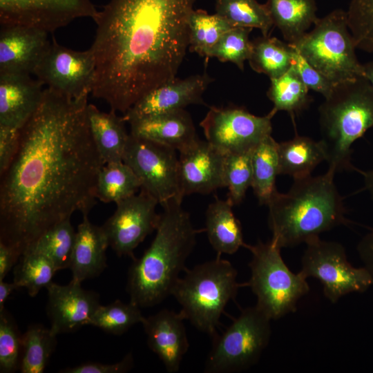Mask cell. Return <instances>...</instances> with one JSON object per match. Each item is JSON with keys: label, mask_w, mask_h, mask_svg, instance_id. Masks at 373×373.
I'll list each match as a JSON object with an SVG mask.
<instances>
[{"label": "cell", "mask_w": 373, "mask_h": 373, "mask_svg": "<svg viewBox=\"0 0 373 373\" xmlns=\"http://www.w3.org/2000/svg\"><path fill=\"white\" fill-rule=\"evenodd\" d=\"M87 99L45 88L0 174V242L20 256L49 228L75 211L88 216L96 202L105 163L90 131Z\"/></svg>", "instance_id": "obj_1"}, {"label": "cell", "mask_w": 373, "mask_h": 373, "mask_svg": "<svg viewBox=\"0 0 373 373\" xmlns=\"http://www.w3.org/2000/svg\"><path fill=\"white\" fill-rule=\"evenodd\" d=\"M197 0H110L94 19L92 94L124 114L176 77L189 45Z\"/></svg>", "instance_id": "obj_2"}, {"label": "cell", "mask_w": 373, "mask_h": 373, "mask_svg": "<svg viewBox=\"0 0 373 373\" xmlns=\"http://www.w3.org/2000/svg\"><path fill=\"white\" fill-rule=\"evenodd\" d=\"M161 206L163 211L153 240L128 270L130 301L140 307L154 306L171 295L180 274L186 269V261L200 231L194 228L181 200H172Z\"/></svg>", "instance_id": "obj_3"}, {"label": "cell", "mask_w": 373, "mask_h": 373, "mask_svg": "<svg viewBox=\"0 0 373 373\" xmlns=\"http://www.w3.org/2000/svg\"><path fill=\"white\" fill-rule=\"evenodd\" d=\"M335 173L328 168L323 175L294 180L288 192L274 195L267 204L274 244L281 249L306 244L323 232L350 222L334 182Z\"/></svg>", "instance_id": "obj_4"}, {"label": "cell", "mask_w": 373, "mask_h": 373, "mask_svg": "<svg viewBox=\"0 0 373 373\" xmlns=\"http://www.w3.org/2000/svg\"><path fill=\"white\" fill-rule=\"evenodd\" d=\"M318 111L329 169L361 173L351 162L352 146L373 127L372 86L363 77L337 84Z\"/></svg>", "instance_id": "obj_5"}, {"label": "cell", "mask_w": 373, "mask_h": 373, "mask_svg": "<svg viewBox=\"0 0 373 373\" xmlns=\"http://www.w3.org/2000/svg\"><path fill=\"white\" fill-rule=\"evenodd\" d=\"M233 265L218 255L216 258L186 269L171 295L181 306L180 312L199 331L214 337L220 318L228 303L242 286Z\"/></svg>", "instance_id": "obj_6"}, {"label": "cell", "mask_w": 373, "mask_h": 373, "mask_svg": "<svg viewBox=\"0 0 373 373\" xmlns=\"http://www.w3.org/2000/svg\"><path fill=\"white\" fill-rule=\"evenodd\" d=\"M314 28L290 44L333 86L363 77L346 12L335 9L318 18Z\"/></svg>", "instance_id": "obj_7"}, {"label": "cell", "mask_w": 373, "mask_h": 373, "mask_svg": "<svg viewBox=\"0 0 373 373\" xmlns=\"http://www.w3.org/2000/svg\"><path fill=\"white\" fill-rule=\"evenodd\" d=\"M252 255L247 283L257 298L256 306L271 320L296 310L298 300L309 291L307 278L293 273L285 263L280 248L271 240L245 247Z\"/></svg>", "instance_id": "obj_8"}, {"label": "cell", "mask_w": 373, "mask_h": 373, "mask_svg": "<svg viewBox=\"0 0 373 373\" xmlns=\"http://www.w3.org/2000/svg\"><path fill=\"white\" fill-rule=\"evenodd\" d=\"M271 321L256 305L242 309L222 334L212 338L204 372H238L256 364L269 342Z\"/></svg>", "instance_id": "obj_9"}, {"label": "cell", "mask_w": 373, "mask_h": 373, "mask_svg": "<svg viewBox=\"0 0 373 373\" xmlns=\"http://www.w3.org/2000/svg\"><path fill=\"white\" fill-rule=\"evenodd\" d=\"M306 245L299 272L305 278L319 280L325 296L332 303L346 294L363 292L373 285L363 267H354L348 261L341 244L318 237Z\"/></svg>", "instance_id": "obj_10"}, {"label": "cell", "mask_w": 373, "mask_h": 373, "mask_svg": "<svg viewBox=\"0 0 373 373\" xmlns=\"http://www.w3.org/2000/svg\"><path fill=\"white\" fill-rule=\"evenodd\" d=\"M176 150L129 133L123 162L134 171L141 189L162 205L170 200L182 201Z\"/></svg>", "instance_id": "obj_11"}, {"label": "cell", "mask_w": 373, "mask_h": 373, "mask_svg": "<svg viewBox=\"0 0 373 373\" xmlns=\"http://www.w3.org/2000/svg\"><path fill=\"white\" fill-rule=\"evenodd\" d=\"M272 109L257 116L236 106L210 107L200 126L206 140L224 155L252 151L272 131Z\"/></svg>", "instance_id": "obj_12"}, {"label": "cell", "mask_w": 373, "mask_h": 373, "mask_svg": "<svg viewBox=\"0 0 373 373\" xmlns=\"http://www.w3.org/2000/svg\"><path fill=\"white\" fill-rule=\"evenodd\" d=\"M95 72V59L90 48L75 50L60 45L53 37L33 74L48 88L80 99L92 93Z\"/></svg>", "instance_id": "obj_13"}, {"label": "cell", "mask_w": 373, "mask_h": 373, "mask_svg": "<svg viewBox=\"0 0 373 373\" xmlns=\"http://www.w3.org/2000/svg\"><path fill=\"white\" fill-rule=\"evenodd\" d=\"M157 200L141 189L135 194L117 203L114 213L102 226L109 247L119 256L133 257V251L155 231L160 213L156 212Z\"/></svg>", "instance_id": "obj_14"}, {"label": "cell", "mask_w": 373, "mask_h": 373, "mask_svg": "<svg viewBox=\"0 0 373 373\" xmlns=\"http://www.w3.org/2000/svg\"><path fill=\"white\" fill-rule=\"evenodd\" d=\"M98 11L90 0H0V24L50 33L79 18L94 20Z\"/></svg>", "instance_id": "obj_15"}, {"label": "cell", "mask_w": 373, "mask_h": 373, "mask_svg": "<svg viewBox=\"0 0 373 373\" xmlns=\"http://www.w3.org/2000/svg\"><path fill=\"white\" fill-rule=\"evenodd\" d=\"M213 81L206 73L184 79L174 78L154 88L124 114L126 122L184 109L190 104H204L202 95Z\"/></svg>", "instance_id": "obj_16"}, {"label": "cell", "mask_w": 373, "mask_h": 373, "mask_svg": "<svg viewBox=\"0 0 373 373\" xmlns=\"http://www.w3.org/2000/svg\"><path fill=\"white\" fill-rule=\"evenodd\" d=\"M46 289L50 328L56 335L89 325L100 305L97 293L84 289L81 283L73 280L66 285L52 282Z\"/></svg>", "instance_id": "obj_17"}, {"label": "cell", "mask_w": 373, "mask_h": 373, "mask_svg": "<svg viewBox=\"0 0 373 373\" xmlns=\"http://www.w3.org/2000/svg\"><path fill=\"white\" fill-rule=\"evenodd\" d=\"M179 175L182 196L209 194L225 187V155L207 140L198 139L179 152Z\"/></svg>", "instance_id": "obj_18"}, {"label": "cell", "mask_w": 373, "mask_h": 373, "mask_svg": "<svg viewBox=\"0 0 373 373\" xmlns=\"http://www.w3.org/2000/svg\"><path fill=\"white\" fill-rule=\"evenodd\" d=\"M48 32L19 25H1L0 74H33L51 41Z\"/></svg>", "instance_id": "obj_19"}, {"label": "cell", "mask_w": 373, "mask_h": 373, "mask_svg": "<svg viewBox=\"0 0 373 373\" xmlns=\"http://www.w3.org/2000/svg\"><path fill=\"white\" fill-rule=\"evenodd\" d=\"M184 320L180 312L163 309L142 322L149 348L169 373L179 371L189 347Z\"/></svg>", "instance_id": "obj_20"}, {"label": "cell", "mask_w": 373, "mask_h": 373, "mask_svg": "<svg viewBox=\"0 0 373 373\" xmlns=\"http://www.w3.org/2000/svg\"><path fill=\"white\" fill-rule=\"evenodd\" d=\"M44 86L30 74H0V125L21 128L39 107Z\"/></svg>", "instance_id": "obj_21"}, {"label": "cell", "mask_w": 373, "mask_h": 373, "mask_svg": "<svg viewBox=\"0 0 373 373\" xmlns=\"http://www.w3.org/2000/svg\"><path fill=\"white\" fill-rule=\"evenodd\" d=\"M131 134L169 146L180 152L196 142L190 114L180 109L131 121Z\"/></svg>", "instance_id": "obj_22"}, {"label": "cell", "mask_w": 373, "mask_h": 373, "mask_svg": "<svg viewBox=\"0 0 373 373\" xmlns=\"http://www.w3.org/2000/svg\"><path fill=\"white\" fill-rule=\"evenodd\" d=\"M109 247L104 230L91 223L87 215L78 225L70 269L72 280L82 283L97 276L106 267V251Z\"/></svg>", "instance_id": "obj_23"}, {"label": "cell", "mask_w": 373, "mask_h": 373, "mask_svg": "<svg viewBox=\"0 0 373 373\" xmlns=\"http://www.w3.org/2000/svg\"><path fill=\"white\" fill-rule=\"evenodd\" d=\"M87 117L93 140L104 162L123 161L129 137L123 117L113 110L101 111L91 104L87 106Z\"/></svg>", "instance_id": "obj_24"}, {"label": "cell", "mask_w": 373, "mask_h": 373, "mask_svg": "<svg viewBox=\"0 0 373 373\" xmlns=\"http://www.w3.org/2000/svg\"><path fill=\"white\" fill-rule=\"evenodd\" d=\"M233 205L226 200L216 198L206 211L208 240L218 255H231L245 247L242 226L232 211Z\"/></svg>", "instance_id": "obj_25"}, {"label": "cell", "mask_w": 373, "mask_h": 373, "mask_svg": "<svg viewBox=\"0 0 373 373\" xmlns=\"http://www.w3.org/2000/svg\"><path fill=\"white\" fill-rule=\"evenodd\" d=\"M278 153L279 175H287L294 180L310 175L318 164L327 160L325 145L322 140L315 141L298 135L291 140L278 142Z\"/></svg>", "instance_id": "obj_26"}, {"label": "cell", "mask_w": 373, "mask_h": 373, "mask_svg": "<svg viewBox=\"0 0 373 373\" xmlns=\"http://www.w3.org/2000/svg\"><path fill=\"white\" fill-rule=\"evenodd\" d=\"M265 6L289 44L297 41L318 19L315 0H267Z\"/></svg>", "instance_id": "obj_27"}, {"label": "cell", "mask_w": 373, "mask_h": 373, "mask_svg": "<svg viewBox=\"0 0 373 373\" xmlns=\"http://www.w3.org/2000/svg\"><path fill=\"white\" fill-rule=\"evenodd\" d=\"M251 187L260 204L267 205L278 192L276 177L279 175L278 142L271 135L264 138L251 153Z\"/></svg>", "instance_id": "obj_28"}, {"label": "cell", "mask_w": 373, "mask_h": 373, "mask_svg": "<svg viewBox=\"0 0 373 373\" xmlns=\"http://www.w3.org/2000/svg\"><path fill=\"white\" fill-rule=\"evenodd\" d=\"M251 45L248 61L256 73L271 79L283 75L291 67L294 49L290 44L262 35L251 41Z\"/></svg>", "instance_id": "obj_29"}, {"label": "cell", "mask_w": 373, "mask_h": 373, "mask_svg": "<svg viewBox=\"0 0 373 373\" xmlns=\"http://www.w3.org/2000/svg\"><path fill=\"white\" fill-rule=\"evenodd\" d=\"M141 184L132 169L123 161L105 164L96 184V198L117 203L137 193Z\"/></svg>", "instance_id": "obj_30"}, {"label": "cell", "mask_w": 373, "mask_h": 373, "mask_svg": "<svg viewBox=\"0 0 373 373\" xmlns=\"http://www.w3.org/2000/svg\"><path fill=\"white\" fill-rule=\"evenodd\" d=\"M57 336L41 325L29 326L21 338L20 372L42 373L55 348Z\"/></svg>", "instance_id": "obj_31"}, {"label": "cell", "mask_w": 373, "mask_h": 373, "mask_svg": "<svg viewBox=\"0 0 373 373\" xmlns=\"http://www.w3.org/2000/svg\"><path fill=\"white\" fill-rule=\"evenodd\" d=\"M270 80L267 95L273 102L272 109L276 113L286 111L294 117L309 106L312 101L309 88L292 66L283 75Z\"/></svg>", "instance_id": "obj_32"}, {"label": "cell", "mask_w": 373, "mask_h": 373, "mask_svg": "<svg viewBox=\"0 0 373 373\" xmlns=\"http://www.w3.org/2000/svg\"><path fill=\"white\" fill-rule=\"evenodd\" d=\"M75 236L76 231L68 218L46 230L26 251L42 254L54 263L58 271L70 268Z\"/></svg>", "instance_id": "obj_33"}, {"label": "cell", "mask_w": 373, "mask_h": 373, "mask_svg": "<svg viewBox=\"0 0 373 373\" xmlns=\"http://www.w3.org/2000/svg\"><path fill=\"white\" fill-rule=\"evenodd\" d=\"M215 8L232 27L258 28L267 36L274 26L265 3L256 0H215Z\"/></svg>", "instance_id": "obj_34"}, {"label": "cell", "mask_w": 373, "mask_h": 373, "mask_svg": "<svg viewBox=\"0 0 373 373\" xmlns=\"http://www.w3.org/2000/svg\"><path fill=\"white\" fill-rule=\"evenodd\" d=\"M233 28L218 14L209 15L201 9L193 10L189 19V50L207 61L222 36Z\"/></svg>", "instance_id": "obj_35"}, {"label": "cell", "mask_w": 373, "mask_h": 373, "mask_svg": "<svg viewBox=\"0 0 373 373\" xmlns=\"http://www.w3.org/2000/svg\"><path fill=\"white\" fill-rule=\"evenodd\" d=\"M20 258L15 269L14 282L19 288H26L28 294L34 297L52 283L58 270L48 257L38 252L27 251Z\"/></svg>", "instance_id": "obj_36"}, {"label": "cell", "mask_w": 373, "mask_h": 373, "mask_svg": "<svg viewBox=\"0 0 373 373\" xmlns=\"http://www.w3.org/2000/svg\"><path fill=\"white\" fill-rule=\"evenodd\" d=\"M138 305L124 303L119 300L108 305H99L93 314L89 325L100 328L104 332L121 335L137 323H142L144 316Z\"/></svg>", "instance_id": "obj_37"}, {"label": "cell", "mask_w": 373, "mask_h": 373, "mask_svg": "<svg viewBox=\"0 0 373 373\" xmlns=\"http://www.w3.org/2000/svg\"><path fill=\"white\" fill-rule=\"evenodd\" d=\"M252 151L225 155L224 180L228 189L227 200L233 206L242 202L251 186Z\"/></svg>", "instance_id": "obj_38"}, {"label": "cell", "mask_w": 373, "mask_h": 373, "mask_svg": "<svg viewBox=\"0 0 373 373\" xmlns=\"http://www.w3.org/2000/svg\"><path fill=\"white\" fill-rule=\"evenodd\" d=\"M252 28L233 27L227 31L213 47L210 57H216L222 62L230 61L241 70L251 52V41L249 39Z\"/></svg>", "instance_id": "obj_39"}, {"label": "cell", "mask_w": 373, "mask_h": 373, "mask_svg": "<svg viewBox=\"0 0 373 373\" xmlns=\"http://www.w3.org/2000/svg\"><path fill=\"white\" fill-rule=\"evenodd\" d=\"M346 15L356 48L373 52V0H352Z\"/></svg>", "instance_id": "obj_40"}, {"label": "cell", "mask_w": 373, "mask_h": 373, "mask_svg": "<svg viewBox=\"0 0 373 373\" xmlns=\"http://www.w3.org/2000/svg\"><path fill=\"white\" fill-rule=\"evenodd\" d=\"M21 338L17 327L4 309L0 312V372H14L19 369Z\"/></svg>", "instance_id": "obj_41"}, {"label": "cell", "mask_w": 373, "mask_h": 373, "mask_svg": "<svg viewBox=\"0 0 373 373\" xmlns=\"http://www.w3.org/2000/svg\"><path fill=\"white\" fill-rule=\"evenodd\" d=\"M292 68L301 81L309 88L327 98L334 86L318 70L312 66L294 47Z\"/></svg>", "instance_id": "obj_42"}, {"label": "cell", "mask_w": 373, "mask_h": 373, "mask_svg": "<svg viewBox=\"0 0 373 373\" xmlns=\"http://www.w3.org/2000/svg\"><path fill=\"white\" fill-rule=\"evenodd\" d=\"M133 365L132 355L128 354L122 361L115 363L88 362L64 368L59 372L63 373H123L130 370Z\"/></svg>", "instance_id": "obj_43"}, {"label": "cell", "mask_w": 373, "mask_h": 373, "mask_svg": "<svg viewBox=\"0 0 373 373\" xmlns=\"http://www.w3.org/2000/svg\"><path fill=\"white\" fill-rule=\"evenodd\" d=\"M19 130L0 125V174L9 166L17 151Z\"/></svg>", "instance_id": "obj_44"}, {"label": "cell", "mask_w": 373, "mask_h": 373, "mask_svg": "<svg viewBox=\"0 0 373 373\" xmlns=\"http://www.w3.org/2000/svg\"><path fill=\"white\" fill-rule=\"evenodd\" d=\"M357 251L363 264V267L373 282V227L359 241Z\"/></svg>", "instance_id": "obj_45"}, {"label": "cell", "mask_w": 373, "mask_h": 373, "mask_svg": "<svg viewBox=\"0 0 373 373\" xmlns=\"http://www.w3.org/2000/svg\"><path fill=\"white\" fill-rule=\"evenodd\" d=\"M20 257L12 247L0 242V281L3 280Z\"/></svg>", "instance_id": "obj_46"}, {"label": "cell", "mask_w": 373, "mask_h": 373, "mask_svg": "<svg viewBox=\"0 0 373 373\" xmlns=\"http://www.w3.org/2000/svg\"><path fill=\"white\" fill-rule=\"evenodd\" d=\"M19 288L18 285L13 283H6L3 280L0 281V312L3 311L5 307V303L12 293V291Z\"/></svg>", "instance_id": "obj_47"}, {"label": "cell", "mask_w": 373, "mask_h": 373, "mask_svg": "<svg viewBox=\"0 0 373 373\" xmlns=\"http://www.w3.org/2000/svg\"><path fill=\"white\" fill-rule=\"evenodd\" d=\"M364 178V189L368 191L372 200H373V169L360 173Z\"/></svg>", "instance_id": "obj_48"}, {"label": "cell", "mask_w": 373, "mask_h": 373, "mask_svg": "<svg viewBox=\"0 0 373 373\" xmlns=\"http://www.w3.org/2000/svg\"><path fill=\"white\" fill-rule=\"evenodd\" d=\"M363 77L365 78L373 88V61L363 64Z\"/></svg>", "instance_id": "obj_49"}]
</instances>
